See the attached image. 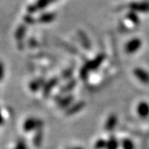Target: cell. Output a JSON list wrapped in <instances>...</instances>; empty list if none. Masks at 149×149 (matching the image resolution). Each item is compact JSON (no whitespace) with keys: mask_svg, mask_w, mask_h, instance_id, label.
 Masks as SVG:
<instances>
[{"mask_svg":"<svg viewBox=\"0 0 149 149\" xmlns=\"http://www.w3.org/2000/svg\"><path fill=\"white\" fill-rule=\"evenodd\" d=\"M140 46H141V41L139 39H133L127 44L126 51L128 53H133L140 47Z\"/></svg>","mask_w":149,"mask_h":149,"instance_id":"cell-1","label":"cell"},{"mask_svg":"<svg viewBox=\"0 0 149 149\" xmlns=\"http://www.w3.org/2000/svg\"><path fill=\"white\" fill-rule=\"evenodd\" d=\"M138 113L142 117H147L149 114V106L145 103L140 104L138 106Z\"/></svg>","mask_w":149,"mask_h":149,"instance_id":"cell-2","label":"cell"},{"mask_svg":"<svg viewBox=\"0 0 149 149\" xmlns=\"http://www.w3.org/2000/svg\"><path fill=\"white\" fill-rule=\"evenodd\" d=\"M134 73L139 80H142L143 82H148L149 81V74L142 69H136Z\"/></svg>","mask_w":149,"mask_h":149,"instance_id":"cell-3","label":"cell"},{"mask_svg":"<svg viewBox=\"0 0 149 149\" xmlns=\"http://www.w3.org/2000/svg\"><path fill=\"white\" fill-rule=\"evenodd\" d=\"M131 8L135 9L136 11L140 12H148L149 11V3H134L131 6Z\"/></svg>","mask_w":149,"mask_h":149,"instance_id":"cell-4","label":"cell"}]
</instances>
